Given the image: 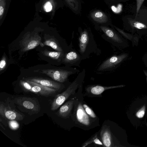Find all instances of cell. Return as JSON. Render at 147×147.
<instances>
[{"label":"cell","instance_id":"obj_1","mask_svg":"<svg viewBox=\"0 0 147 147\" xmlns=\"http://www.w3.org/2000/svg\"><path fill=\"white\" fill-rule=\"evenodd\" d=\"M79 53L83 60L89 58L92 53L99 55L100 49L94 39L93 34L86 29L81 31L79 38Z\"/></svg>","mask_w":147,"mask_h":147},{"label":"cell","instance_id":"obj_2","mask_svg":"<svg viewBox=\"0 0 147 147\" xmlns=\"http://www.w3.org/2000/svg\"><path fill=\"white\" fill-rule=\"evenodd\" d=\"M86 71L83 69L67 89L61 94L56 95L51 103V109L54 111L57 109L82 84L85 76Z\"/></svg>","mask_w":147,"mask_h":147},{"label":"cell","instance_id":"obj_3","mask_svg":"<svg viewBox=\"0 0 147 147\" xmlns=\"http://www.w3.org/2000/svg\"><path fill=\"white\" fill-rule=\"evenodd\" d=\"M34 71L45 74L54 80L62 83L66 81L69 76L78 73L80 70L76 68L66 66L56 69H37Z\"/></svg>","mask_w":147,"mask_h":147},{"label":"cell","instance_id":"obj_4","mask_svg":"<svg viewBox=\"0 0 147 147\" xmlns=\"http://www.w3.org/2000/svg\"><path fill=\"white\" fill-rule=\"evenodd\" d=\"M13 102L21 111L30 115L38 113L41 109L39 101L36 98L16 97L14 98Z\"/></svg>","mask_w":147,"mask_h":147},{"label":"cell","instance_id":"obj_5","mask_svg":"<svg viewBox=\"0 0 147 147\" xmlns=\"http://www.w3.org/2000/svg\"><path fill=\"white\" fill-rule=\"evenodd\" d=\"M127 56V54H123L111 57L103 61L100 65L97 71L102 72L111 71L120 63Z\"/></svg>","mask_w":147,"mask_h":147},{"label":"cell","instance_id":"obj_6","mask_svg":"<svg viewBox=\"0 0 147 147\" xmlns=\"http://www.w3.org/2000/svg\"><path fill=\"white\" fill-rule=\"evenodd\" d=\"M0 115L3 117L9 120L20 121L23 120L25 115L17 112L9 106H5L1 103Z\"/></svg>","mask_w":147,"mask_h":147},{"label":"cell","instance_id":"obj_7","mask_svg":"<svg viewBox=\"0 0 147 147\" xmlns=\"http://www.w3.org/2000/svg\"><path fill=\"white\" fill-rule=\"evenodd\" d=\"M82 60V57L79 52L72 48L69 51L65 53L62 63L68 67L76 66L79 67Z\"/></svg>","mask_w":147,"mask_h":147},{"label":"cell","instance_id":"obj_8","mask_svg":"<svg viewBox=\"0 0 147 147\" xmlns=\"http://www.w3.org/2000/svg\"><path fill=\"white\" fill-rule=\"evenodd\" d=\"M32 86V92L45 97L53 95L58 90L44 86L36 83L25 80Z\"/></svg>","mask_w":147,"mask_h":147},{"label":"cell","instance_id":"obj_9","mask_svg":"<svg viewBox=\"0 0 147 147\" xmlns=\"http://www.w3.org/2000/svg\"><path fill=\"white\" fill-rule=\"evenodd\" d=\"M24 80L32 81L42 86L59 90L64 87L63 84L50 80L41 78L33 77L27 78Z\"/></svg>","mask_w":147,"mask_h":147},{"label":"cell","instance_id":"obj_10","mask_svg":"<svg viewBox=\"0 0 147 147\" xmlns=\"http://www.w3.org/2000/svg\"><path fill=\"white\" fill-rule=\"evenodd\" d=\"M100 28L103 32L104 36L102 37L110 43H121L123 41L121 37L115 31L108 27L100 26Z\"/></svg>","mask_w":147,"mask_h":147},{"label":"cell","instance_id":"obj_11","mask_svg":"<svg viewBox=\"0 0 147 147\" xmlns=\"http://www.w3.org/2000/svg\"><path fill=\"white\" fill-rule=\"evenodd\" d=\"M40 45L42 47L45 45L48 46L57 51L65 53L69 51L62 46L58 41L52 38L46 39L43 42H41Z\"/></svg>","mask_w":147,"mask_h":147},{"label":"cell","instance_id":"obj_12","mask_svg":"<svg viewBox=\"0 0 147 147\" xmlns=\"http://www.w3.org/2000/svg\"><path fill=\"white\" fill-rule=\"evenodd\" d=\"M81 103L78 104L76 111V117L80 123L86 125L90 124L88 116Z\"/></svg>","mask_w":147,"mask_h":147},{"label":"cell","instance_id":"obj_13","mask_svg":"<svg viewBox=\"0 0 147 147\" xmlns=\"http://www.w3.org/2000/svg\"><path fill=\"white\" fill-rule=\"evenodd\" d=\"M125 85H121L112 86H103L99 85H92L89 86L86 88L87 91L90 93L95 94L99 95L101 94L104 91L109 89L116 88L122 87Z\"/></svg>","mask_w":147,"mask_h":147},{"label":"cell","instance_id":"obj_14","mask_svg":"<svg viewBox=\"0 0 147 147\" xmlns=\"http://www.w3.org/2000/svg\"><path fill=\"white\" fill-rule=\"evenodd\" d=\"M74 101V99L73 98L66 102L60 108L57 113V115L63 118H67L70 114Z\"/></svg>","mask_w":147,"mask_h":147},{"label":"cell","instance_id":"obj_15","mask_svg":"<svg viewBox=\"0 0 147 147\" xmlns=\"http://www.w3.org/2000/svg\"><path fill=\"white\" fill-rule=\"evenodd\" d=\"M41 40V38L37 35L31 37L24 45L23 51L26 52L34 48L40 44Z\"/></svg>","mask_w":147,"mask_h":147},{"label":"cell","instance_id":"obj_16","mask_svg":"<svg viewBox=\"0 0 147 147\" xmlns=\"http://www.w3.org/2000/svg\"><path fill=\"white\" fill-rule=\"evenodd\" d=\"M42 53L44 55L57 61L59 63H62L65 54L63 52L51 51L47 50H45Z\"/></svg>","mask_w":147,"mask_h":147},{"label":"cell","instance_id":"obj_17","mask_svg":"<svg viewBox=\"0 0 147 147\" xmlns=\"http://www.w3.org/2000/svg\"><path fill=\"white\" fill-rule=\"evenodd\" d=\"M90 16L94 21L100 23H106L108 20V17L106 14L100 11H96L92 12Z\"/></svg>","mask_w":147,"mask_h":147},{"label":"cell","instance_id":"obj_18","mask_svg":"<svg viewBox=\"0 0 147 147\" xmlns=\"http://www.w3.org/2000/svg\"><path fill=\"white\" fill-rule=\"evenodd\" d=\"M101 137L103 144L105 146H111L112 140L111 133L108 129H103L101 132Z\"/></svg>","mask_w":147,"mask_h":147},{"label":"cell","instance_id":"obj_19","mask_svg":"<svg viewBox=\"0 0 147 147\" xmlns=\"http://www.w3.org/2000/svg\"><path fill=\"white\" fill-rule=\"evenodd\" d=\"M6 0H0V20L1 21L5 15L7 6Z\"/></svg>","mask_w":147,"mask_h":147},{"label":"cell","instance_id":"obj_20","mask_svg":"<svg viewBox=\"0 0 147 147\" xmlns=\"http://www.w3.org/2000/svg\"><path fill=\"white\" fill-rule=\"evenodd\" d=\"M69 7L73 10L77 11L79 7V0H65Z\"/></svg>","mask_w":147,"mask_h":147},{"label":"cell","instance_id":"obj_21","mask_svg":"<svg viewBox=\"0 0 147 147\" xmlns=\"http://www.w3.org/2000/svg\"><path fill=\"white\" fill-rule=\"evenodd\" d=\"M20 84L24 91L26 92H32V86L26 80H21Z\"/></svg>","mask_w":147,"mask_h":147},{"label":"cell","instance_id":"obj_22","mask_svg":"<svg viewBox=\"0 0 147 147\" xmlns=\"http://www.w3.org/2000/svg\"><path fill=\"white\" fill-rule=\"evenodd\" d=\"M130 23L132 26L138 29L146 28L147 26L143 23L138 22L131 20Z\"/></svg>","mask_w":147,"mask_h":147},{"label":"cell","instance_id":"obj_23","mask_svg":"<svg viewBox=\"0 0 147 147\" xmlns=\"http://www.w3.org/2000/svg\"><path fill=\"white\" fill-rule=\"evenodd\" d=\"M83 106L87 114L93 118L96 117V115L92 110L87 105L84 104Z\"/></svg>","mask_w":147,"mask_h":147},{"label":"cell","instance_id":"obj_24","mask_svg":"<svg viewBox=\"0 0 147 147\" xmlns=\"http://www.w3.org/2000/svg\"><path fill=\"white\" fill-rule=\"evenodd\" d=\"M9 127L12 130H16L19 127V123L15 120H11L9 121Z\"/></svg>","mask_w":147,"mask_h":147},{"label":"cell","instance_id":"obj_25","mask_svg":"<svg viewBox=\"0 0 147 147\" xmlns=\"http://www.w3.org/2000/svg\"><path fill=\"white\" fill-rule=\"evenodd\" d=\"M7 64L6 57L5 55L2 57L0 61V71L1 72L6 67Z\"/></svg>","mask_w":147,"mask_h":147},{"label":"cell","instance_id":"obj_26","mask_svg":"<svg viewBox=\"0 0 147 147\" xmlns=\"http://www.w3.org/2000/svg\"><path fill=\"white\" fill-rule=\"evenodd\" d=\"M146 107L143 106L136 114V117L139 118H142L144 116L145 113Z\"/></svg>","mask_w":147,"mask_h":147},{"label":"cell","instance_id":"obj_27","mask_svg":"<svg viewBox=\"0 0 147 147\" xmlns=\"http://www.w3.org/2000/svg\"><path fill=\"white\" fill-rule=\"evenodd\" d=\"M53 5L51 2L50 1H48L45 4L44 6V8L45 10L48 12L50 11L53 9Z\"/></svg>","mask_w":147,"mask_h":147},{"label":"cell","instance_id":"obj_28","mask_svg":"<svg viewBox=\"0 0 147 147\" xmlns=\"http://www.w3.org/2000/svg\"><path fill=\"white\" fill-rule=\"evenodd\" d=\"M144 0H136L137 1V9H136V16L138 12L139 11Z\"/></svg>","mask_w":147,"mask_h":147},{"label":"cell","instance_id":"obj_29","mask_svg":"<svg viewBox=\"0 0 147 147\" xmlns=\"http://www.w3.org/2000/svg\"><path fill=\"white\" fill-rule=\"evenodd\" d=\"M93 142L95 144H97L100 145H102L103 144L102 142L96 138H95Z\"/></svg>","mask_w":147,"mask_h":147},{"label":"cell","instance_id":"obj_30","mask_svg":"<svg viewBox=\"0 0 147 147\" xmlns=\"http://www.w3.org/2000/svg\"><path fill=\"white\" fill-rule=\"evenodd\" d=\"M144 73L145 74V75L147 76V71H144Z\"/></svg>","mask_w":147,"mask_h":147},{"label":"cell","instance_id":"obj_31","mask_svg":"<svg viewBox=\"0 0 147 147\" xmlns=\"http://www.w3.org/2000/svg\"></svg>","mask_w":147,"mask_h":147},{"label":"cell","instance_id":"obj_32","mask_svg":"<svg viewBox=\"0 0 147 147\" xmlns=\"http://www.w3.org/2000/svg\"></svg>","mask_w":147,"mask_h":147}]
</instances>
